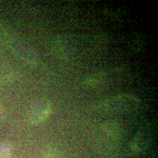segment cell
I'll return each mask as SVG.
<instances>
[{"mask_svg": "<svg viewBox=\"0 0 158 158\" xmlns=\"http://www.w3.org/2000/svg\"><path fill=\"white\" fill-rule=\"evenodd\" d=\"M7 42L11 50L20 58L22 59L26 62L29 63V64H37L39 59L37 53L27 43L15 37L7 38Z\"/></svg>", "mask_w": 158, "mask_h": 158, "instance_id": "cell-3", "label": "cell"}, {"mask_svg": "<svg viewBox=\"0 0 158 158\" xmlns=\"http://www.w3.org/2000/svg\"><path fill=\"white\" fill-rule=\"evenodd\" d=\"M52 111L51 102L46 98H40L32 102L28 112L31 124L37 125L42 123L50 116Z\"/></svg>", "mask_w": 158, "mask_h": 158, "instance_id": "cell-2", "label": "cell"}, {"mask_svg": "<svg viewBox=\"0 0 158 158\" xmlns=\"http://www.w3.org/2000/svg\"><path fill=\"white\" fill-rule=\"evenodd\" d=\"M103 78L104 73H98L92 75V76L85 79L84 84L86 86H90V87H96L98 85L102 84V81H103Z\"/></svg>", "mask_w": 158, "mask_h": 158, "instance_id": "cell-6", "label": "cell"}, {"mask_svg": "<svg viewBox=\"0 0 158 158\" xmlns=\"http://www.w3.org/2000/svg\"><path fill=\"white\" fill-rule=\"evenodd\" d=\"M11 155V148L7 143L0 144V158H9Z\"/></svg>", "mask_w": 158, "mask_h": 158, "instance_id": "cell-7", "label": "cell"}, {"mask_svg": "<svg viewBox=\"0 0 158 158\" xmlns=\"http://www.w3.org/2000/svg\"><path fill=\"white\" fill-rule=\"evenodd\" d=\"M4 114V112H3V108H2V106H1V104H0V118L2 117Z\"/></svg>", "mask_w": 158, "mask_h": 158, "instance_id": "cell-8", "label": "cell"}, {"mask_svg": "<svg viewBox=\"0 0 158 158\" xmlns=\"http://www.w3.org/2000/svg\"><path fill=\"white\" fill-rule=\"evenodd\" d=\"M139 98L133 94H122L105 99L98 104V108L108 114H123L131 113L139 107Z\"/></svg>", "mask_w": 158, "mask_h": 158, "instance_id": "cell-1", "label": "cell"}, {"mask_svg": "<svg viewBox=\"0 0 158 158\" xmlns=\"http://www.w3.org/2000/svg\"><path fill=\"white\" fill-rule=\"evenodd\" d=\"M101 130L107 137L114 140H118L122 135V127L117 121H108L101 126Z\"/></svg>", "mask_w": 158, "mask_h": 158, "instance_id": "cell-5", "label": "cell"}, {"mask_svg": "<svg viewBox=\"0 0 158 158\" xmlns=\"http://www.w3.org/2000/svg\"><path fill=\"white\" fill-rule=\"evenodd\" d=\"M152 134L149 129H142L136 134L132 141L130 147L132 152L135 154L143 152L149 148L152 142Z\"/></svg>", "mask_w": 158, "mask_h": 158, "instance_id": "cell-4", "label": "cell"}]
</instances>
